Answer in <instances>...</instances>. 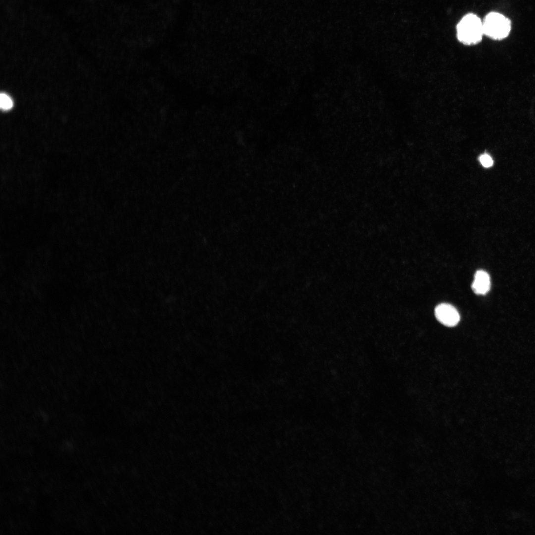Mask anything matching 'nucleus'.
<instances>
[{"label": "nucleus", "mask_w": 535, "mask_h": 535, "mask_svg": "<svg viewBox=\"0 0 535 535\" xmlns=\"http://www.w3.org/2000/svg\"><path fill=\"white\" fill-rule=\"evenodd\" d=\"M483 34L482 22L478 16L472 13L464 16L457 26L458 39L467 45L479 43Z\"/></svg>", "instance_id": "1"}, {"label": "nucleus", "mask_w": 535, "mask_h": 535, "mask_svg": "<svg viewBox=\"0 0 535 535\" xmlns=\"http://www.w3.org/2000/svg\"><path fill=\"white\" fill-rule=\"evenodd\" d=\"M484 34L495 40L506 37L511 30L510 21L497 12L489 13L482 22Z\"/></svg>", "instance_id": "2"}, {"label": "nucleus", "mask_w": 535, "mask_h": 535, "mask_svg": "<svg viewBox=\"0 0 535 535\" xmlns=\"http://www.w3.org/2000/svg\"><path fill=\"white\" fill-rule=\"evenodd\" d=\"M435 315L441 324L448 327L456 326L460 321L457 310L452 305L447 303L437 305L435 309Z\"/></svg>", "instance_id": "3"}, {"label": "nucleus", "mask_w": 535, "mask_h": 535, "mask_svg": "<svg viewBox=\"0 0 535 535\" xmlns=\"http://www.w3.org/2000/svg\"><path fill=\"white\" fill-rule=\"evenodd\" d=\"M491 287L490 278L485 271L481 270L477 271L474 275L472 284V288L475 294L479 295L486 294Z\"/></svg>", "instance_id": "4"}, {"label": "nucleus", "mask_w": 535, "mask_h": 535, "mask_svg": "<svg viewBox=\"0 0 535 535\" xmlns=\"http://www.w3.org/2000/svg\"><path fill=\"white\" fill-rule=\"evenodd\" d=\"M0 108L4 110L10 109L13 107V102L11 98L7 94L2 93L0 95Z\"/></svg>", "instance_id": "5"}, {"label": "nucleus", "mask_w": 535, "mask_h": 535, "mask_svg": "<svg viewBox=\"0 0 535 535\" xmlns=\"http://www.w3.org/2000/svg\"><path fill=\"white\" fill-rule=\"evenodd\" d=\"M479 159L480 163L485 167H489L493 165V160L491 157L487 154L481 155Z\"/></svg>", "instance_id": "6"}]
</instances>
